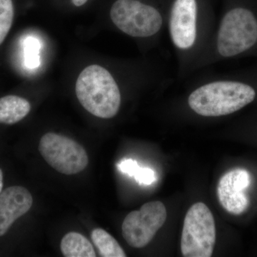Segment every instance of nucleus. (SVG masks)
<instances>
[{
  "instance_id": "nucleus-1",
  "label": "nucleus",
  "mask_w": 257,
  "mask_h": 257,
  "mask_svg": "<svg viewBox=\"0 0 257 257\" xmlns=\"http://www.w3.org/2000/svg\"><path fill=\"white\" fill-rule=\"evenodd\" d=\"M216 25L211 0H171L167 30L179 79L202 69Z\"/></svg>"
},
{
  "instance_id": "nucleus-2",
  "label": "nucleus",
  "mask_w": 257,
  "mask_h": 257,
  "mask_svg": "<svg viewBox=\"0 0 257 257\" xmlns=\"http://www.w3.org/2000/svg\"><path fill=\"white\" fill-rule=\"evenodd\" d=\"M186 99L189 110L202 117H220L233 114L251 104L256 89L243 81L219 74L198 79Z\"/></svg>"
},
{
  "instance_id": "nucleus-3",
  "label": "nucleus",
  "mask_w": 257,
  "mask_h": 257,
  "mask_svg": "<svg viewBox=\"0 0 257 257\" xmlns=\"http://www.w3.org/2000/svg\"><path fill=\"white\" fill-rule=\"evenodd\" d=\"M257 45V16L242 5L224 7L202 69L249 52Z\"/></svg>"
},
{
  "instance_id": "nucleus-4",
  "label": "nucleus",
  "mask_w": 257,
  "mask_h": 257,
  "mask_svg": "<svg viewBox=\"0 0 257 257\" xmlns=\"http://www.w3.org/2000/svg\"><path fill=\"white\" fill-rule=\"evenodd\" d=\"M171 0H115L111 23L121 32L155 46L167 30Z\"/></svg>"
},
{
  "instance_id": "nucleus-5",
  "label": "nucleus",
  "mask_w": 257,
  "mask_h": 257,
  "mask_svg": "<svg viewBox=\"0 0 257 257\" xmlns=\"http://www.w3.org/2000/svg\"><path fill=\"white\" fill-rule=\"evenodd\" d=\"M75 92L83 107L94 116L111 119L119 111L121 92L119 82L100 65L88 66L81 72Z\"/></svg>"
},
{
  "instance_id": "nucleus-6",
  "label": "nucleus",
  "mask_w": 257,
  "mask_h": 257,
  "mask_svg": "<svg viewBox=\"0 0 257 257\" xmlns=\"http://www.w3.org/2000/svg\"><path fill=\"white\" fill-rule=\"evenodd\" d=\"M216 243V225L210 209L197 202L184 218L181 250L185 257H210Z\"/></svg>"
},
{
  "instance_id": "nucleus-7",
  "label": "nucleus",
  "mask_w": 257,
  "mask_h": 257,
  "mask_svg": "<svg viewBox=\"0 0 257 257\" xmlns=\"http://www.w3.org/2000/svg\"><path fill=\"white\" fill-rule=\"evenodd\" d=\"M39 151L52 168L63 175L80 173L89 164L87 152L82 145L58 134L43 135L39 144Z\"/></svg>"
},
{
  "instance_id": "nucleus-8",
  "label": "nucleus",
  "mask_w": 257,
  "mask_h": 257,
  "mask_svg": "<svg viewBox=\"0 0 257 257\" xmlns=\"http://www.w3.org/2000/svg\"><path fill=\"white\" fill-rule=\"evenodd\" d=\"M167 219V209L160 201L146 203L140 210L125 217L121 226L123 237L133 248H143L153 239Z\"/></svg>"
},
{
  "instance_id": "nucleus-9",
  "label": "nucleus",
  "mask_w": 257,
  "mask_h": 257,
  "mask_svg": "<svg viewBox=\"0 0 257 257\" xmlns=\"http://www.w3.org/2000/svg\"><path fill=\"white\" fill-rule=\"evenodd\" d=\"M251 184L249 173L243 169H235L219 179L217 195L219 203L230 214L239 215L247 209L249 201L244 190Z\"/></svg>"
},
{
  "instance_id": "nucleus-10",
  "label": "nucleus",
  "mask_w": 257,
  "mask_h": 257,
  "mask_svg": "<svg viewBox=\"0 0 257 257\" xmlns=\"http://www.w3.org/2000/svg\"><path fill=\"white\" fill-rule=\"evenodd\" d=\"M32 204L31 193L22 186H12L0 193V237L30 211Z\"/></svg>"
},
{
  "instance_id": "nucleus-11",
  "label": "nucleus",
  "mask_w": 257,
  "mask_h": 257,
  "mask_svg": "<svg viewBox=\"0 0 257 257\" xmlns=\"http://www.w3.org/2000/svg\"><path fill=\"white\" fill-rule=\"evenodd\" d=\"M30 110V103L23 97L8 95L0 98V124H16L28 116Z\"/></svg>"
},
{
  "instance_id": "nucleus-12",
  "label": "nucleus",
  "mask_w": 257,
  "mask_h": 257,
  "mask_svg": "<svg viewBox=\"0 0 257 257\" xmlns=\"http://www.w3.org/2000/svg\"><path fill=\"white\" fill-rule=\"evenodd\" d=\"M62 254L66 257H95L96 252L92 243L79 233H67L62 238L60 244Z\"/></svg>"
},
{
  "instance_id": "nucleus-13",
  "label": "nucleus",
  "mask_w": 257,
  "mask_h": 257,
  "mask_svg": "<svg viewBox=\"0 0 257 257\" xmlns=\"http://www.w3.org/2000/svg\"><path fill=\"white\" fill-rule=\"evenodd\" d=\"M93 243L97 248L99 254L103 257L126 256L123 248L116 239L105 230L96 228L92 232Z\"/></svg>"
},
{
  "instance_id": "nucleus-14",
  "label": "nucleus",
  "mask_w": 257,
  "mask_h": 257,
  "mask_svg": "<svg viewBox=\"0 0 257 257\" xmlns=\"http://www.w3.org/2000/svg\"><path fill=\"white\" fill-rule=\"evenodd\" d=\"M41 43L35 37H29L24 42L25 64L28 68L36 69L41 64L40 50Z\"/></svg>"
},
{
  "instance_id": "nucleus-15",
  "label": "nucleus",
  "mask_w": 257,
  "mask_h": 257,
  "mask_svg": "<svg viewBox=\"0 0 257 257\" xmlns=\"http://www.w3.org/2000/svg\"><path fill=\"white\" fill-rule=\"evenodd\" d=\"M14 19V7L12 0H0V45L5 41Z\"/></svg>"
},
{
  "instance_id": "nucleus-16",
  "label": "nucleus",
  "mask_w": 257,
  "mask_h": 257,
  "mask_svg": "<svg viewBox=\"0 0 257 257\" xmlns=\"http://www.w3.org/2000/svg\"><path fill=\"white\" fill-rule=\"evenodd\" d=\"M134 177L139 184H145V185H150L156 180L155 172L150 168H141L140 167Z\"/></svg>"
},
{
  "instance_id": "nucleus-17",
  "label": "nucleus",
  "mask_w": 257,
  "mask_h": 257,
  "mask_svg": "<svg viewBox=\"0 0 257 257\" xmlns=\"http://www.w3.org/2000/svg\"><path fill=\"white\" fill-rule=\"evenodd\" d=\"M118 167H119V170L123 173L130 176H133V177L138 172L139 169L140 168L138 162L136 161L131 160V159L123 161L118 165Z\"/></svg>"
},
{
  "instance_id": "nucleus-18",
  "label": "nucleus",
  "mask_w": 257,
  "mask_h": 257,
  "mask_svg": "<svg viewBox=\"0 0 257 257\" xmlns=\"http://www.w3.org/2000/svg\"><path fill=\"white\" fill-rule=\"evenodd\" d=\"M88 0H72L74 6L81 7L87 3Z\"/></svg>"
},
{
  "instance_id": "nucleus-19",
  "label": "nucleus",
  "mask_w": 257,
  "mask_h": 257,
  "mask_svg": "<svg viewBox=\"0 0 257 257\" xmlns=\"http://www.w3.org/2000/svg\"><path fill=\"white\" fill-rule=\"evenodd\" d=\"M3 172L0 169V193L3 192Z\"/></svg>"
}]
</instances>
